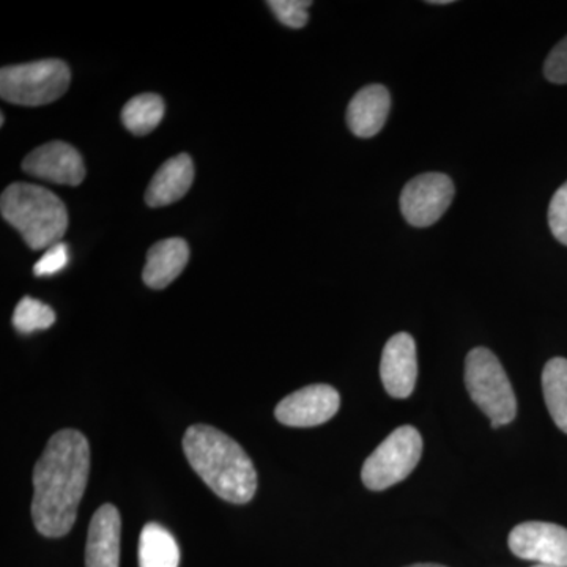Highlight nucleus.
I'll return each instance as SVG.
<instances>
[{"label": "nucleus", "mask_w": 567, "mask_h": 567, "mask_svg": "<svg viewBox=\"0 0 567 567\" xmlns=\"http://www.w3.org/2000/svg\"><path fill=\"white\" fill-rule=\"evenodd\" d=\"M91 472V446L74 429L51 436L33 468L32 520L40 535H69Z\"/></svg>", "instance_id": "obj_1"}, {"label": "nucleus", "mask_w": 567, "mask_h": 567, "mask_svg": "<svg viewBox=\"0 0 567 567\" xmlns=\"http://www.w3.org/2000/svg\"><path fill=\"white\" fill-rule=\"evenodd\" d=\"M189 465L216 495L234 505L251 502L257 491V472L244 447L207 424H194L183 436Z\"/></svg>", "instance_id": "obj_2"}, {"label": "nucleus", "mask_w": 567, "mask_h": 567, "mask_svg": "<svg viewBox=\"0 0 567 567\" xmlns=\"http://www.w3.org/2000/svg\"><path fill=\"white\" fill-rule=\"evenodd\" d=\"M0 212L33 251L61 244L69 227V213L62 200L32 183L10 185L0 197Z\"/></svg>", "instance_id": "obj_3"}, {"label": "nucleus", "mask_w": 567, "mask_h": 567, "mask_svg": "<svg viewBox=\"0 0 567 567\" xmlns=\"http://www.w3.org/2000/svg\"><path fill=\"white\" fill-rule=\"evenodd\" d=\"M465 385L472 401L491 420L492 427L498 429L516 420V394L494 352L477 347L466 354Z\"/></svg>", "instance_id": "obj_4"}, {"label": "nucleus", "mask_w": 567, "mask_h": 567, "mask_svg": "<svg viewBox=\"0 0 567 567\" xmlns=\"http://www.w3.org/2000/svg\"><path fill=\"white\" fill-rule=\"evenodd\" d=\"M69 65L58 59H47L0 71V95L20 106H43L61 99L69 91Z\"/></svg>", "instance_id": "obj_5"}, {"label": "nucleus", "mask_w": 567, "mask_h": 567, "mask_svg": "<svg viewBox=\"0 0 567 567\" xmlns=\"http://www.w3.org/2000/svg\"><path fill=\"white\" fill-rule=\"evenodd\" d=\"M421 454L423 439L420 432L412 425H402L365 458L361 480L369 491H386L404 481L415 470Z\"/></svg>", "instance_id": "obj_6"}, {"label": "nucleus", "mask_w": 567, "mask_h": 567, "mask_svg": "<svg viewBox=\"0 0 567 567\" xmlns=\"http://www.w3.org/2000/svg\"><path fill=\"white\" fill-rule=\"evenodd\" d=\"M454 183L445 174L417 175L402 189L401 212L406 223L429 227L445 215L454 199Z\"/></svg>", "instance_id": "obj_7"}, {"label": "nucleus", "mask_w": 567, "mask_h": 567, "mask_svg": "<svg viewBox=\"0 0 567 567\" xmlns=\"http://www.w3.org/2000/svg\"><path fill=\"white\" fill-rule=\"evenodd\" d=\"M509 548L516 557L537 565L567 567V529L547 522H525L509 535Z\"/></svg>", "instance_id": "obj_8"}, {"label": "nucleus", "mask_w": 567, "mask_h": 567, "mask_svg": "<svg viewBox=\"0 0 567 567\" xmlns=\"http://www.w3.org/2000/svg\"><path fill=\"white\" fill-rule=\"evenodd\" d=\"M341 398L330 385L301 388L284 398L275 410L276 420L289 427H316L338 413Z\"/></svg>", "instance_id": "obj_9"}, {"label": "nucleus", "mask_w": 567, "mask_h": 567, "mask_svg": "<svg viewBox=\"0 0 567 567\" xmlns=\"http://www.w3.org/2000/svg\"><path fill=\"white\" fill-rule=\"evenodd\" d=\"M22 169L32 177L55 183V185L78 186L85 178L82 156L73 145L54 141L40 145L25 156Z\"/></svg>", "instance_id": "obj_10"}, {"label": "nucleus", "mask_w": 567, "mask_h": 567, "mask_svg": "<svg viewBox=\"0 0 567 567\" xmlns=\"http://www.w3.org/2000/svg\"><path fill=\"white\" fill-rule=\"evenodd\" d=\"M383 388L391 398L406 399L413 393L417 377L415 339L409 333L394 334L386 342L380 363Z\"/></svg>", "instance_id": "obj_11"}, {"label": "nucleus", "mask_w": 567, "mask_h": 567, "mask_svg": "<svg viewBox=\"0 0 567 567\" xmlns=\"http://www.w3.org/2000/svg\"><path fill=\"white\" fill-rule=\"evenodd\" d=\"M121 533L122 520L117 507H100L89 525L85 567L121 566Z\"/></svg>", "instance_id": "obj_12"}, {"label": "nucleus", "mask_w": 567, "mask_h": 567, "mask_svg": "<svg viewBox=\"0 0 567 567\" xmlns=\"http://www.w3.org/2000/svg\"><path fill=\"white\" fill-rule=\"evenodd\" d=\"M391 110V96L380 84L368 85L353 96L347 110V125L358 137L375 136L385 126Z\"/></svg>", "instance_id": "obj_13"}, {"label": "nucleus", "mask_w": 567, "mask_h": 567, "mask_svg": "<svg viewBox=\"0 0 567 567\" xmlns=\"http://www.w3.org/2000/svg\"><path fill=\"white\" fill-rule=\"evenodd\" d=\"M194 164L189 155H177L167 159L152 178L145 193V203L153 208L166 207L181 200L192 188Z\"/></svg>", "instance_id": "obj_14"}, {"label": "nucleus", "mask_w": 567, "mask_h": 567, "mask_svg": "<svg viewBox=\"0 0 567 567\" xmlns=\"http://www.w3.org/2000/svg\"><path fill=\"white\" fill-rule=\"evenodd\" d=\"M189 248L183 238H167L152 246L142 279L152 289H166L185 270Z\"/></svg>", "instance_id": "obj_15"}, {"label": "nucleus", "mask_w": 567, "mask_h": 567, "mask_svg": "<svg viewBox=\"0 0 567 567\" xmlns=\"http://www.w3.org/2000/svg\"><path fill=\"white\" fill-rule=\"evenodd\" d=\"M181 548L177 540L158 524H147L140 537L141 567H178Z\"/></svg>", "instance_id": "obj_16"}, {"label": "nucleus", "mask_w": 567, "mask_h": 567, "mask_svg": "<svg viewBox=\"0 0 567 567\" xmlns=\"http://www.w3.org/2000/svg\"><path fill=\"white\" fill-rule=\"evenodd\" d=\"M543 391L548 413L555 424L567 434V360L554 358L543 372Z\"/></svg>", "instance_id": "obj_17"}, {"label": "nucleus", "mask_w": 567, "mask_h": 567, "mask_svg": "<svg viewBox=\"0 0 567 567\" xmlns=\"http://www.w3.org/2000/svg\"><path fill=\"white\" fill-rule=\"evenodd\" d=\"M164 102L155 93H141L125 104L122 111V122L130 133L145 136L162 123Z\"/></svg>", "instance_id": "obj_18"}, {"label": "nucleus", "mask_w": 567, "mask_h": 567, "mask_svg": "<svg viewBox=\"0 0 567 567\" xmlns=\"http://www.w3.org/2000/svg\"><path fill=\"white\" fill-rule=\"evenodd\" d=\"M55 322V312L50 306L32 297H24L13 312V324L22 334L48 330Z\"/></svg>", "instance_id": "obj_19"}, {"label": "nucleus", "mask_w": 567, "mask_h": 567, "mask_svg": "<svg viewBox=\"0 0 567 567\" xmlns=\"http://www.w3.org/2000/svg\"><path fill=\"white\" fill-rule=\"evenodd\" d=\"M267 6L284 25L290 29H301L308 24V10L312 2L309 0H270Z\"/></svg>", "instance_id": "obj_20"}, {"label": "nucleus", "mask_w": 567, "mask_h": 567, "mask_svg": "<svg viewBox=\"0 0 567 567\" xmlns=\"http://www.w3.org/2000/svg\"><path fill=\"white\" fill-rule=\"evenodd\" d=\"M548 226L559 244L567 246V182L559 186L548 205Z\"/></svg>", "instance_id": "obj_21"}, {"label": "nucleus", "mask_w": 567, "mask_h": 567, "mask_svg": "<svg viewBox=\"0 0 567 567\" xmlns=\"http://www.w3.org/2000/svg\"><path fill=\"white\" fill-rule=\"evenodd\" d=\"M70 262V252L65 244H58L51 246L50 249L44 251L43 257L33 267L35 276H51L59 274Z\"/></svg>", "instance_id": "obj_22"}, {"label": "nucleus", "mask_w": 567, "mask_h": 567, "mask_svg": "<svg viewBox=\"0 0 567 567\" xmlns=\"http://www.w3.org/2000/svg\"><path fill=\"white\" fill-rule=\"evenodd\" d=\"M544 74L554 84H567V37L548 54L544 63Z\"/></svg>", "instance_id": "obj_23"}, {"label": "nucleus", "mask_w": 567, "mask_h": 567, "mask_svg": "<svg viewBox=\"0 0 567 567\" xmlns=\"http://www.w3.org/2000/svg\"><path fill=\"white\" fill-rule=\"evenodd\" d=\"M432 6H447V3H453V0H432Z\"/></svg>", "instance_id": "obj_24"}, {"label": "nucleus", "mask_w": 567, "mask_h": 567, "mask_svg": "<svg viewBox=\"0 0 567 567\" xmlns=\"http://www.w3.org/2000/svg\"><path fill=\"white\" fill-rule=\"evenodd\" d=\"M406 567H446L442 565H413V566H406Z\"/></svg>", "instance_id": "obj_25"}, {"label": "nucleus", "mask_w": 567, "mask_h": 567, "mask_svg": "<svg viewBox=\"0 0 567 567\" xmlns=\"http://www.w3.org/2000/svg\"><path fill=\"white\" fill-rule=\"evenodd\" d=\"M3 123H6V117H3V114L0 115V125L3 126Z\"/></svg>", "instance_id": "obj_26"}, {"label": "nucleus", "mask_w": 567, "mask_h": 567, "mask_svg": "<svg viewBox=\"0 0 567 567\" xmlns=\"http://www.w3.org/2000/svg\"><path fill=\"white\" fill-rule=\"evenodd\" d=\"M533 567H558V566L536 565V566H533Z\"/></svg>", "instance_id": "obj_27"}]
</instances>
